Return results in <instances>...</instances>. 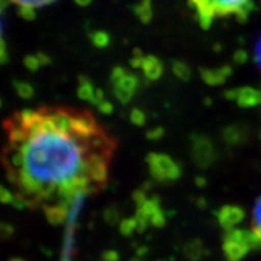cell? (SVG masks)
Segmentation results:
<instances>
[{"label":"cell","mask_w":261,"mask_h":261,"mask_svg":"<svg viewBox=\"0 0 261 261\" xmlns=\"http://www.w3.org/2000/svg\"><path fill=\"white\" fill-rule=\"evenodd\" d=\"M2 162L16 208H69L99 192L117 140L89 110L50 106L16 112L4 121Z\"/></svg>","instance_id":"cell-1"},{"label":"cell","mask_w":261,"mask_h":261,"mask_svg":"<svg viewBox=\"0 0 261 261\" xmlns=\"http://www.w3.org/2000/svg\"><path fill=\"white\" fill-rule=\"evenodd\" d=\"M189 5L203 29H210L214 19L227 16L243 22L254 10L253 0H189Z\"/></svg>","instance_id":"cell-2"},{"label":"cell","mask_w":261,"mask_h":261,"mask_svg":"<svg viewBox=\"0 0 261 261\" xmlns=\"http://www.w3.org/2000/svg\"><path fill=\"white\" fill-rule=\"evenodd\" d=\"M261 238L253 232V230H240L231 228L225 231L223 241V252L227 260L237 261L246 256L250 250L260 249Z\"/></svg>","instance_id":"cell-3"},{"label":"cell","mask_w":261,"mask_h":261,"mask_svg":"<svg viewBox=\"0 0 261 261\" xmlns=\"http://www.w3.org/2000/svg\"><path fill=\"white\" fill-rule=\"evenodd\" d=\"M152 179L156 181L171 182L175 181L181 175V168L171 156L166 154L150 152L145 159Z\"/></svg>","instance_id":"cell-4"},{"label":"cell","mask_w":261,"mask_h":261,"mask_svg":"<svg viewBox=\"0 0 261 261\" xmlns=\"http://www.w3.org/2000/svg\"><path fill=\"white\" fill-rule=\"evenodd\" d=\"M135 217L138 233L144 232L149 225L155 227H163L166 224V213L161 210L158 196L146 198L142 204L138 205Z\"/></svg>","instance_id":"cell-5"},{"label":"cell","mask_w":261,"mask_h":261,"mask_svg":"<svg viewBox=\"0 0 261 261\" xmlns=\"http://www.w3.org/2000/svg\"><path fill=\"white\" fill-rule=\"evenodd\" d=\"M86 197L85 195H79L74 198L69 205V211H68V217L65 219V231L63 238V248H62V260H70L75 255V248H74V234L75 228H76L77 217H79L80 210L83 207L84 198Z\"/></svg>","instance_id":"cell-6"},{"label":"cell","mask_w":261,"mask_h":261,"mask_svg":"<svg viewBox=\"0 0 261 261\" xmlns=\"http://www.w3.org/2000/svg\"><path fill=\"white\" fill-rule=\"evenodd\" d=\"M191 154L195 165L202 169L211 167L217 160V151L213 142L210 137L203 135L191 137Z\"/></svg>","instance_id":"cell-7"},{"label":"cell","mask_w":261,"mask_h":261,"mask_svg":"<svg viewBox=\"0 0 261 261\" xmlns=\"http://www.w3.org/2000/svg\"><path fill=\"white\" fill-rule=\"evenodd\" d=\"M225 97L227 99L236 100L241 108H250L261 104V92L252 89V87L228 90L225 92Z\"/></svg>","instance_id":"cell-8"},{"label":"cell","mask_w":261,"mask_h":261,"mask_svg":"<svg viewBox=\"0 0 261 261\" xmlns=\"http://www.w3.org/2000/svg\"><path fill=\"white\" fill-rule=\"evenodd\" d=\"M217 218L220 226L225 231L231 230L238 225L244 218V211L238 205H224L217 212Z\"/></svg>","instance_id":"cell-9"},{"label":"cell","mask_w":261,"mask_h":261,"mask_svg":"<svg viewBox=\"0 0 261 261\" xmlns=\"http://www.w3.org/2000/svg\"><path fill=\"white\" fill-rule=\"evenodd\" d=\"M232 69L230 65L217 68V69H210V68H200V75L202 80L211 86H219L223 85L227 77L231 76Z\"/></svg>","instance_id":"cell-10"},{"label":"cell","mask_w":261,"mask_h":261,"mask_svg":"<svg viewBox=\"0 0 261 261\" xmlns=\"http://www.w3.org/2000/svg\"><path fill=\"white\" fill-rule=\"evenodd\" d=\"M140 69L143 70L146 79L150 81H155L161 77L163 73V64L160 58L149 55V56H144V58H143L142 68Z\"/></svg>","instance_id":"cell-11"},{"label":"cell","mask_w":261,"mask_h":261,"mask_svg":"<svg viewBox=\"0 0 261 261\" xmlns=\"http://www.w3.org/2000/svg\"><path fill=\"white\" fill-rule=\"evenodd\" d=\"M94 92L96 90L93 89V85L86 76H79V89H77V96L80 99L86 100L91 104L94 102Z\"/></svg>","instance_id":"cell-12"},{"label":"cell","mask_w":261,"mask_h":261,"mask_svg":"<svg viewBox=\"0 0 261 261\" xmlns=\"http://www.w3.org/2000/svg\"><path fill=\"white\" fill-rule=\"evenodd\" d=\"M135 15L138 17L143 23H149L152 18V6L151 0H142L139 4H137L133 8Z\"/></svg>","instance_id":"cell-13"},{"label":"cell","mask_w":261,"mask_h":261,"mask_svg":"<svg viewBox=\"0 0 261 261\" xmlns=\"http://www.w3.org/2000/svg\"><path fill=\"white\" fill-rule=\"evenodd\" d=\"M204 246L201 241L194 240L187 243V246L184 247V254L188 259L190 260H200L202 256L204 255Z\"/></svg>","instance_id":"cell-14"},{"label":"cell","mask_w":261,"mask_h":261,"mask_svg":"<svg viewBox=\"0 0 261 261\" xmlns=\"http://www.w3.org/2000/svg\"><path fill=\"white\" fill-rule=\"evenodd\" d=\"M113 86H120L122 87V89L129 91L130 93L135 94L137 91V87H138V79H137L135 74H132L128 70H126L122 76L113 84Z\"/></svg>","instance_id":"cell-15"},{"label":"cell","mask_w":261,"mask_h":261,"mask_svg":"<svg viewBox=\"0 0 261 261\" xmlns=\"http://www.w3.org/2000/svg\"><path fill=\"white\" fill-rule=\"evenodd\" d=\"M90 40L92 41V44L96 47L106 48L109 46L112 38H110L109 33H107L104 31H96L90 34Z\"/></svg>","instance_id":"cell-16"},{"label":"cell","mask_w":261,"mask_h":261,"mask_svg":"<svg viewBox=\"0 0 261 261\" xmlns=\"http://www.w3.org/2000/svg\"><path fill=\"white\" fill-rule=\"evenodd\" d=\"M172 69L173 73L175 74V76H178L179 79L182 81H189L191 77V70L189 68V65L184 62L180 61H174L172 63Z\"/></svg>","instance_id":"cell-17"},{"label":"cell","mask_w":261,"mask_h":261,"mask_svg":"<svg viewBox=\"0 0 261 261\" xmlns=\"http://www.w3.org/2000/svg\"><path fill=\"white\" fill-rule=\"evenodd\" d=\"M14 85L16 92L21 98H23V99H31V98L34 96V89H33V86L31 84L25 83V81H18V80H15Z\"/></svg>","instance_id":"cell-18"},{"label":"cell","mask_w":261,"mask_h":261,"mask_svg":"<svg viewBox=\"0 0 261 261\" xmlns=\"http://www.w3.org/2000/svg\"><path fill=\"white\" fill-rule=\"evenodd\" d=\"M252 230L257 237L261 238V196L257 198L253 210V219H252Z\"/></svg>","instance_id":"cell-19"},{"label":"cell","mask_w":261,"mask_h":261,"mask_svg":"<svg viewBox=\"0 0 261 261\" xmlns=\"http://www.w3.org/2000/svg\"><path fill=\"white\" fill-rule=\"evenodd\" d=\"M18 6V8H28V9H37L42 6L50 5L56 0H10Z\"/></svg>","instance_id":"cell-20"},{"label":"cell","mask_w":261,"mask_h":261,"mask_svg":"<svg viewBox=\"0 0 261 261\" xmlns=\"http://www.w3.org/2000/svg\"><path fill=\"white\" fill-rule=\"evenodd\" d=\"M137 231V220L136 217L133 218H128V219L122 220L120 223V232H121L123 236L128 237L130 234H133V232Z\"/></svg>","instance_id":"cell-21"},{"label":"cell","mask_w":261,"mask_h":261,"mask_svg":"<svg viewBox=\"0 0 261 261\" xmlns=\"http://www.w3.org/2000/svg\"><path fill=\"white\" fill-rule=\"evenodd\" d=\"M223 138L227 144H236L238 140H240L241 136L236 127L230 126L223 130Z\"/></svg>","instance_id":"cell-22"},{"label":"cell","mask_w":261,"mask_h":261,"mask_svg":"<svg viewBox=\"0 0 261 261\" xmlns=\"http://www.w3.org/2000/svg\"><path fill=\"white\" fill-rule=\"evenodd\" d=\"M113 90L114 94H115V97L120 100V103L128 104L130 102V99H132L133 93H130L129 91L122 89V87L120 86H113Z\"/></svg>","instance_id":"cell-23"},{"label":"cell","mask_w":261,"mask_h":261,"mask_svg":"<svg viewBox=\"0 0 261 261\" xmlns=\"http://www.w3.org/2000/svg\"><path fill=\"white\" fill-rule=\"evenodd\" d=\"M104 220L107 221L109 225H115L119 223L120 220V213L115 207H109L107 208L104 212Z\"/></svg>","instance_id":"cell-24"},{"label":"cell","mask_w":261,"mask_h":261,"mask_svg":"<svg viewBox=\"0 0 261 261\" xmlns=\"http://www.w3.org/2000/svg\"><path fill=\"white\" fill-rule=\"evenodd\" d=\"M129 119H130V122L136 126H143L146 121L145 114L140 109H138V108L132 109V112L129 114Z\"/></svg>","instance_id":"cell-25"},{"label":"cell","mask_w":261,"mask_h":261,"mask_svg":"<svg viewBox=\"0 0 261 261\" xmlns=\"http://www.w3.org/2000/svg\"><path fill=\"white\" fill-rule=\"evenodd\" d=\"M0 201H2L4 204H11V205H15V202H16L14 192L11 190H8L4 185H3L2 190H0Z\"/></svg>","instance_id":"cell-26"},{"label":"cell","mask_w":261,"mask_h":261,"mask_svg":"<svg viewBox=\"0 0 261 261\" xmlns=\"http://www.w3.org/2000/svg\"><path fill=\"white\" fill-rule=\"evenodd\" d=\"M24 65L25 68L29 71H37L39 68L41 67L40 62H39V58L37 55H34V56H27L24 58Z\"/></svg>","instance_id":"cell-27"},{"label":"cell","mask_w":261,"mask_h":261,"mask_svg":"<svg viewBox=\"0 0 261 261\" xmlns=\"http://www.w3.org/2000/svg\"><path fill=\"white\" fill-rule=\"evenodd\" d=\"M163 135H165V129H163L162 127H155V128L146 132V138L150 140H158L160 138H162Z\"/></svg>","instance_id":"cell-28"},{"label":"cell","mask_w":261,"mask_h":261,"mask_svg":"<svg viewBox=\"0 0 261 261\" xmlns=\"http://www.w3.org/2000/svg\"><path fill=\"white\" fill-rule=\"evenodd\" d=\"M97 108L100 113L104 114V115H109V114H112L113 109H114L113 104L110 102H108V100H106V99L102 100V102L98 104Z\"/></svg>","instance_id":"cell-29"},{"label":"cell","mask_w":261,"mask_h":261,"mask_svg":"<svg viewBox=\"0 0 261 261\" xmlns=\"http://www.w3.org/2000/svg\"><path fill=\"white\" fill-rule=\"evenodd\" d=\"M19 15L21 17H23L27 21H32V19L35 18V11L34 9H28V8H18Z\"/></svg>","instance_id":"cell-30"},{"label":"cell","mask_w":261,"mask_h":261,"mask_svg":"<svg viewBox=\"0 0 261 261\" xmlns=\"http://www.w3.org/2000/svg\"><path fill=\"white\" fill-rule=\"evenodd\" d=\"M0 231H2V237L3 238H10L12 236V233H14V228H12L11 225L9 224H5L3 223L2 226H0Z\"/></svg>","instance_id":"cell-31"},{"label":"cell","mask_w":261,"mask_h":261,"mask_svg":"<svg viewBox=\"0 0 261 261\" xmlns=\"http://www.w3.org/2000/svg\"><path fill=\"white\" fill-rule=\"evenodd\" d=\"M146 198H148V197H146L145 191H143V190H137L135 194H133V200H135L137 207L142 204L143 202L146 200Z\"/></svg>","instance_id":"cell-32"},{"label":"cell","mask_w":261,"mask_h":261,"mask_svg":"<svg viewBox=\"0 0 261 261\" xmlns=\"http://www.w3.org/2000/svg\"><path fill=\"white\" fill-rule=\"evenodd\" d=\"M102 259L107 261H115L119 259V253L116 250H106L102 254Z\"/></svg>","instance_id":"cell-33"},{"label":"cell","mask_w":261,"mask_h":261,"mask_svg":"<svg viewBox=\"0 0 261 261\" xmlns=\"http://www.w3.org/2000/svg\"><path fill=\"white\" fill-rule=\"evenodd\" d=\"M247 58H248L247 54L242 50H238L236 54L233 55V61H234V63H237V64L244 63V62L247 61Z\"/></svg>","instance_id":"cell-34"},{"label":"cell","mask_w":261,"mask_h":261,"mask_svg":"<svg viewBox=\"0 0 261 261\" xmlns=\"http://www.w3.org/2000/svg\"><path fill=\"white\" fill-rule=\"evenodd\" d=\"M255 62L259 67V69L261 70V35L259 38V40L256 42V46H255Z\"/></svg>","instance_id":"cell-35"},{"label":"cell","mask_w":261,"mask_h":261,"mask_svg":"<svg viewBox=\"0 0 261 261\" xmlns=\"http://www.w3.org/2000/svg\"><path fill=\"white\" fill-rule=\"evenodd\" d=\"M37 56L39 58V62H40L41 67H44V65H47L51 63V58L47 56V55H45L44 52H38Z\"/></svg>","instance_id":"cell-36"},{"label":"cell","mask_w":261,"mask_h":261,"mask_svg":"<svg viewBox=\"0 0 261 261\" xmlns=\"http://www.w3.org/2000/svg\"><path fill=\"white\" fill-rule=\"evenodd\" d=\"M195 182L198 188H204L207 185V180L203 177H197L195 179Z\"/></svg>","instance_id":"cell-37"},{"label":"cell","mask_w":261,"mask_h":261,"mask_svg":"<svg viewBox=\"0 0 261 261\" xmlns=\"http://www.w3.org/2000/svg\"><path fill=\"white\" fill-rule=\"evenodd\" d=\"M75 3L80 6H87L92 3V0H75Z\"/></svg>","instance_id":"cell-38"},{"label":"cell","mask_w":261,"mask_h":261,"mask_svg":"<svg viewBox=\"0 0 261 261\" xmlns=\"http://www.w3.org/2000/svg\"><path fill=\"white\" fill-rule=\"evenodd\" d=\"M146 250H148V248L140 247L137 249V254H138V255H144V254H146Z\"/></svg>","instance_id":"cell-39"}]
</instances>
